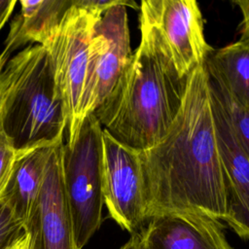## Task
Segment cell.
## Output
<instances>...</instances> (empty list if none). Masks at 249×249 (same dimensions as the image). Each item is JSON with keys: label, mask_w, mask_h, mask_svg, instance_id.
<instances>
[{"label": "cell", "mask_w": 249, "mask_h": 249, "mask_svg": "<svg viewBox=\"0 0 249 249\" xmlns=\"http://www.w3.org/2000/svg\"><path fill=\"white\" fill-rule=\"evenodd\" d=\"M138 155L148 219L162 212L190 211L225 221V178L204 63L190 74L182 105L166 134Z\"/></svg>", "instance_id": "obj_1"}, {"label": "cell", "mask_w": 249, "mask_h": 249, "mask_svg": "<svg viewBox=\"0 0 249 249\" xmlns=\"http://www.w3.org/2000/svg\"><path fill=\"white\" fill-rule=\"evenodd\" d=\"M141 41L117 83L93 111L102 129L136 152L166 134L182 105L189 77H182L156 35L140 23Z\"/></svg>", "instance_id": "obj_2"}, {"label": "cell", "mask_w": 249, "mask_h": 249, "mask_svg": "<svg viewBox=\"0 0 249 249\" xmlns=\"http://www.w3.org/2000/svg\"><path fill=\"white\" fill-rule=\"evenodd\" d=\"M3 76L2 126L14 148L20 154L63 141L67 115L46 48H23L7 60Z\"/></svg>", "instance_id": "obj_3"}, {"label": "cell", "mask_w": 249, "mask_h": 249, "mask_svg": "<svg viewBox=\"0 0 249 249\" xmlns=\"http://www.w3.org/2000/svg\"><path fill=\"white\" fill-rule=\"evenodd\" d=\"M102 127L91 113L71 144L61 148L63 189L78 249L102 223Z\"/></svg>", "instance_id": "obj_4"}, {"label": "cell", "mask_w": 249, "mask_h": 249, "mask_svg": "<svg viewBox=\"0 0 249 249\" xmlns=\"http://www.w3.org/2000/svg\"><path fill=\"white\" fill-rule=\"evenodd\" d=\"M102 15L73 5L43 45L49 52L55 82L67 115V144L73 143L83 123L81 109L89 46Z\"/></svg>", "instance_id": "obj_5"}, {"label": "cell", "mask_w": 249, "mask_h": 249, "mask_svg": "<svg viewBox=\"0 0 249 249\" xmlns=\"http://www.w3.org/2000/svg\"><path fill=\"white\" fill-rule=\"evenodd\" d=\"M140 23L153 31L182 77H189L213 52L195 0H143Z\"/></svg>", "instance_id": "obj_6"}, {"label": "cell", "mask_w": 249, "mask_h": 249, "mask_svg": "<svg viewBox=\"0 0 249 249\" xmlns=\"http://www.w3.org/2000/svg\"><path fill=\"white\" fill-rule=\"evenodd\" d=\"M131 53L126 7L117 5L102 14L94 26L82 99L83 121L108 96Z\"/></svg>", "instance_id": "obj_7"}, {"label": "cell", "mask_w": 249, "mask_h": 249, "mask_svg": "<svg viewBox=\"0 0 249 249\" xmlns=\"http://www.w3.org/2000/svg\"><path fill=\"white\" fill-rule=\"evenodd\" d=\"M102 196L111 218L128 232H138L147 222L138 152L102 129Z\"/></svg>", "instance_id": "obj_8"}, {"label": "cell", "mask_w": 249, "mask_h": 249, "mask_svg": "<svg viewBox=\"0 0 249 249\" xmlns=\"http://www.w3.org/2000/svg\"><path fill=\"white\" fill-rule=\"evenodd\" d=\"M63 141L52 148L40 191L23 230L29 249H78L61 173Z\"/></svg>", "instance_id": "obj_9"}, {"label": "cell", "mask_w": 249, "mask_h": 249, "mask_svg": "<svg viewBox=\"0 0 249 249\" xmlns=\"http://www.w3.org/2000/svg\"><path fill=\"white\" fill-rule=\"evenodd\" d=\"M216 147L226 187L225 221L241 238L249 235V151L237 138L218 103L209 95Z\"/></svg>", "instance_id": "obj_10"}, {"label": "cell", "mask_w": 249, "mask_h": 249, "mask_svg": "<svg viewBox=\"0 0 249 249\" xmlns=\"http://www.w3.org/2000/svg\"><path fill=\"white\" fill-rule=\"evenodd\" d=\"M140 230L139 249H233L221 221L196 212L159 213Z\"/></svg>", "instance_id": "obj_11"}, {"label": "cell", "mask_w": 249, "mask_h": 249, "mask_svg": "<svg viewBox=\"0 0 249 249\" xmlns=\"http://www.w3.org/2000/svg\"><path fill=\"white\" fill-rule=\"evenodd\" d=\"M19 5V12L10 22L2 51L9 58L26 45L43 46L73 5V0H20Z\"/></svg>", "instance_id": "obj_12"}, {"label": "cell", "mask_w": 249, "mask_h": 249, "mask_svg": "<svg viewBox=\"0 0 249 249\" xmlns=\"http://www.w3.org/2000/svg\"><path fill=\"white\" fill-rule=\"evenodd\" d=\"M53 147H39L20 153L16 161L2 201L23 226L36 201Z\"/></svg>", "instance_id": "obj_13"}, {"label": "cell", "mask_w": 249, "mask_h": 249, "mask_svg": "<svg viewBox=\"0 0 249 249\" xmlns=\"http://www.w3.org/2000/svg\"><path fill=\"white\" fill-rule=\"evenodd\" d=\"M204 65L211 79L249 108V38L213 50Z\"/></svg>", "instance_id": "obj_14"}, {"label": "cell", "mask_w": 249, "mask_h": 249, "mask_svg": "<svg viewBox=\"0 0 249 249\" xmlns=\"http://www.w3.org/2000/svg\"><path fill=\"white\" fill-rule=\"evenodd\" d=\"M210 97L219 105L225 118L243 147L249 151V108L243 106L231 93L207 75Z\"/></svg>", "instance_id": "obj_15"}, {"label": "cell", "mask_w": 249, "mask_h": 249, "mask_svg": "<svg viewBox=\"0 0 249 249\" xmlns=\"http://www.w3.org/2000/svg\"><path fill=\"white\" fill-rule=\"evenodd\" d=\"M19 153L14 148L12 142L6 135L2 121L0 122V202L2 201L7 190L9 181L12 177L16 161Z\"/></svg>", "instance_id": "obj_16"}, {"label": "cell", "mask_w": 249, "mask_h": 249, "mask_svg": "<svg viewBox=\"0 0 249 249\" xmlns=\"http://www.w3.org/2000/svg\"><path fill=\"white\" fill-rule=\"evenodd\" d=\"M23 231L22 223L3 201L0 202V249Z\"/></svg>", "instance_id": "obj_17"}, {"label": "cell", "mask_w": 249, "mask_h": 249, "mask_svg": "<svg viewBox=\"0 0 249 249\" xmlns=\"http://www.w3.org/2000/svg\"><path fill=\"white\" fill-rule=\"evenodd\" d=\"M74 2L77 6L99 15L104 14L107 10L117 5H124L134 9L138 8V5L132 0H74Z\"/></svg>", "instance_id": "obj_18"}, {"label": "cell", "mask_w": 249, "mask_h": 249, "mask_svg": "<svg viewBox=\"0 0 249 249\" xmlns=\"http://www.w3.org/2000/svg\"><path fill=\"white\" fill-rule=\"evenodd\" d=\"M8 59H9V57H7L2 53H0V122L2 121L3 109H4L6 94H7L6 83H5L4 76H3V69H4V66H5Z\"/></svg>", "instance_id": "obj_19"}, {"label": "cell", "mask_w": 249, "mask_h": 249, "mask_svg": "<svg viewBox=\"0 0 249 249\" xmlns=\"http://www.w3.org/2000/svg\"><path fill=\"white\" fill-rule=\"evenodd\" d=\"M17 3L16 0H0V30L9 20Z\"/></svg>", "instance_id": "obj_20"}, {"label": "cell", "mask_w": 249, "mask_h": 249, "mask_svg": "<svg viewBox=\"0 0 249 249\" xmlns=\"http://www.w3.org/2000/svg\"><path fill=\"white\" fill-rule=\"evenodd\" d=\"M3 249H29L28 235L23 230L18 235L12 239Z\"/></svg>", "instance_id": "obj_21"}, {"label": "cell", "mask_w": 249, "mask_h": 249, "mask_svg": "<svg viewBox=\"0 0 249 249\" xmlns=\"http://www.w3.org/2000/svg\"><path fill=\"white\" fill-rule=\"evenodd\" d=\"M236 4L240 6V9L243 13V27L241 29V37L249 38V2L248 1H236Z\"/></svg>", "instance_id": "obj_22"}, {"label": "cell", "mask_w": 249, "mask_h": 249, "mask_svg": "<svg viewBox=\"0 0 249 249\" xmlns=\"http://www.w3.org/2000/svg\"><path fill=\"white\" fill-rule=\"evenodd\" d=\"M121 249H139V239L138 233H132L129 240Z\"/></svg>", "instance_id": "obj_23"}]
</instances>
